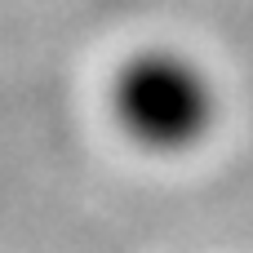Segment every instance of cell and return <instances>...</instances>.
<instances>
[{"mask_svg":"<svg viewBox=\"0 0 253 253\" xmlns=\"http://www.w3.org/2000/svg\"><path fill=\"white\" fill-rule=\"evenodd\" d=\"M111 111L142 151L182 156L213 133L218 84L182 49H142L116 71Z\"/></svg>","mask_w":253,"mask_h":253,"instance_id":"cell-1","label":"cell"}]
</instances>
